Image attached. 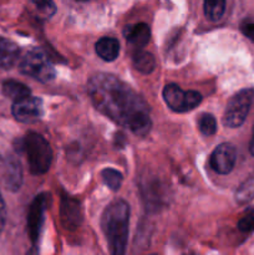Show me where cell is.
Masks as SVG:
<instances>
[{
    "label": "cell",
    "mask_w": 254,
    "mask_h": 255,
    "mask_svg": "<svg viewBox=\"0 0 254 255\" xmlns=\"http://www.w3.org/2000/svg\"><path fill=\"white\" fill-rule=\"evenodd\" d=\"M32 4L36 7L37 12L42 17H45V19L52 16L55 14V11H56L54 0H32Z\"/></svg>",
    "instance_id": "20"
},
{
    "label": "cell",
    "mask_w": 254,
    "mask_h": 255,
    "mask_svg": "<svg viewBox=\"0 0 254 255\" xmlns=\"http://www.w3.org/2000/svg\"><path fill=\"white\" fill-rule=\"evenodd\" d=\"M2 94L6 97H9L12 101H19V100L25 99V97L30 96L31 91L27 86H25L24 84L19 81H15V80H7V81L2 82Z\"/></svg>",
    "instance_id": "14"
},
{
    "label": "cell",
    "mask_w": 254,
    "mask_h": 255,
    "mask_svg": "<svg viewBox=\"0 0 254 255\" xmlns=\"http://www.w3.org/2000/svg\"><path fill=\"white\" fill-rule=\"evenodd\" d=\"M94 106L136 136H146L152 126L149 107L128 85L114 75L97 74L87 82Z\"/></svg>",
    "instance_id": "1"
},
{
    "label": "cell",
    "mask_w": 254,
    "mask_h": 255,
    "mask_svg": "<svg viewBox=\"0 0 254 255\" xmlns=\"http://www.w3.org/2000/svg\"><path fill=\"white\" fill-rule=\"evenodd\" d=\"M238 229L243 233H252L254 232V214L248 213L239 219Z\"/></svg>",
    "instance_id": "21"
},
{
    "label": "cell",
    "mask_w": 254,
    "mask_h": 255,
    "mask_svg": "<svg viewBox=\"0 0 254 255\" xmlns=\"http://www.w3.org/2000/svg\"><path fill=\"white\" fill-rule=\"evenodd\" d=\"M5 221H6V207H5L4 199L0 196V231L4 228Z\"/></svg>",
    "instance_id": "23"
},
{
    "label": "cell",
    "mask_w": 254,
    "mask_h": 255,
    "mask_svg": "<svg viewBox=\"0 0 254 255\" xmlns=\"http://www.w3.org/2000/svg\"><path fill=\"white\" fill-rule=\"evenodd\" d=\"M204 15L209 21H218L226 10V0H204Z\"/></svg>",
    "instance_id": "16"
},
{
    "label": "cell",
    "mask_w": 254,
    "mask_h": 255,
    "mask_svg": "<svg viewBox=\"0 0 254 255\" xmlns=\"http://www.w3.org/2000/svg\"><path fill=\"white\" fill-rule=\"evenodd\" d=\"M61 218L65 228L70 229V231L76 229L81 223L82 218L79 202L71 198H64L61 203Z\"/></svg>",
    "instance_id": "11"
},
{
    "label": "cell",
    "mask_w": 254,
    "mask_h": 255,
    "mask_svg": "<svg viewBox=\"0 0 254 255\" xmlns=\"http://www.w3.org/2000/svg\"><path fill=\"white\" fill-rule=\"evenodd\" d=\"M249 151H251L252 156H254V133H253V137H252L251 146H249Z\"/></svg>",
    "instance_id": "24"
},
{
    "label": "cell",
    "mask_w": 254,
    "mask_h": 255,
    "mask_svg": "<svg viewBox=\"0 0 254 255\" xmlns=\"http://www.w3.org/2000/svg\"><path fill=\"white\" fill-rule=\"evenodd\" d=\"M132 62H133L134 69L138 70L142 74H151L156 67V60L153 55L143 50H137L136 52H133Z\"/></svg>",
    "instance_id": "15"
},
{
    "label": "cell",
    "mask_w": 254,
    "mask_h": 255,
    "mask_svg": "<svg viewBox=\"0 0 254 255\" xmlns=\"http://www.w3.org/2000/svg\"><path fill=\"white\" fill-rule=\"evenodd\" d=\"M76 1H86V0H76Z\"/></svg>",
    "instance_id": "25"
},
{
    "label": "cell",
    "mask_w": 254,
    "mask_h": 255,
    "mask_svg": "<svg viewBox=\"0 0 254 255\" xmlns=\"http://www.w3.org/2000/svg\"><path fill=\"white\" fill-rule=\"evenodd\" d=\"M95 51L105 61H114L120 54V42L115 37H101L95 45Z\"/></svg>",
    "instance_id": "13"
},
{
    "label": "cell",
    "mask_w": 254,
    "mask_h": 255,
    "mask_svg": "<svg viewBox=\"0 0 254 255\" xmlns=\"http://www.w3.org/2000/svg\"><path fill=\"white\" fill-rule=\"evenodd\" d=\"M22 147L26 153L30 172L35 176L46 173L52 162V149L49 142L36 132H27Z\"/></svg>",
    "instance_id": "3"
},
{
    "label": "cell",
    "mask_w": 254,
    "mask_h": 255,
    "mask_svg": "<svg viewBox=\"0 0 254 255\" xmlns=\"http://www.w3.org/2000/svg\"><path fill=\"white\" fill-rule=\"evenodd\" d=\"M46 208V196L40 194L32 202L29 211V218H27V224H29L30 237L32 241H36L41 229L42 221H44V211Z\"/></svg>",
    "instance_id": "9"
},
{
    "label": "cell",
    "mask_w": 254,
    "mask_h": 255,
    "mask_svg": "<svg viewBox=\"0 0 254 255\" xmlns=\"http://www.w3.org/2000/svg\"><path fill=\"white\" fill-rule=\"evenodd\" d=\"M20 71L40 82L52 81L55 79V67L47 55L39 47L29 50L20 61Z\"/></svg>",
    "instance_id": "4"
},
{
    "label": "cell",
    "mask_w": 254,
    "mask_h": 255,
    "mask_svg": "<svg viewBox=\"0 0 254 255\" xmlns=\"http://www.w3.org/2000/svg\"><path fill=\"white\" fill-rule=\"evenodd\" d=\"M12 116L22 124H32L41 119L44 114L42 100L39 97L27 96L25 99L15 101L11 107Z\"/></svg>",
    "instance_id": "7"
},
{
    "label": "cell",
    "mask_w": 254,
    "mask_h": 255,
    "mask_svg": "<svg viewBox=\"0 0 254 255\" xmlns=\"http://www.w3.org/2000/svg\"><path fill=\"white\" fill-rule=\"evenodd\" d=\"M241 30L249 40L254 41V20L249 19V20H246V21L242 22Z\"/></svg>",
    "instance_id": "22"
},
{
    "label": "cell",
    "mask_w": 254,
    "mask_h": 255,
    "mask_svg": "<svg viewBox=\"0 0 254 255\" xmlns=\"http://www.w3.org/2000/svg\"><path fill=\"white\" fill-rule=\"evenodd\" d=\"M163 100L174 112H188L202 102V96L197 91H183L176 84H169L163 89Z\"/></svg>",
    "instance_id": "6"
},
{
    "label": "cell",
    "mask_w": 254,
    "mask_h": 255,
    "mask_svg": "<svg viewBox=\"0 0 254 255\" xmlns=\"http://www.w3.org/2000/svg\"><path fill=\"white\" fill-rule=\"evenodd\" d=\"M128 222L129 206L124 199H116L105 209L101 217V228L111 254L122 255L126 252Z\"/></svg>",
    "instance_id": "2"
},
{
    "label": "cell",
    "mask_w": 254,
    "mask_h": 255,
    "mask_svg": "<svg viewBox=\"0 0 254 255\" xmlns=\"http://www.w3.org/2000/svg\"><path fill=\"white\" fill-rule=\"evenodd\" d=\"M101 174L105 184H106L111 191H119L120 187H121L122 179H124V177H122V174L120 173L119 171H116V169L114 168H105Z\"/></svg>",
    "instance_id": "18"
},
{
    "label": "cell",
    "mask_w": 254,
    "mask_h": 255,
    "mask_svg": "<svg viewBox=\"0 0 254 255\" xmlns=\"http://www.w3.org/2000/svg\"><path fill=\"white\" fill-rule=\"evenodd\" d=\"M198 128L204 136H213L217 132V121L211 114H203L198 119Z\"/></svg>",
    "instance_id": "19"
},
{
    "label": "cell",
    "mask_w": 254,
    "mask_h": 255,
    "mask_svg": "<svg viewBox=\"0 0 254 255\" xmlns=\"http://www.w3.org/2000/svg\"><path fill=\"white\" fill-rule=\"evenodd\" d=\"M124 35L129 45L137 47V49H142L148 44L149 37H151V29L144 22L127 25L124 30Z\"/></svg>",
    "instance_id": "10"
},
{
    "label": "cell",
    "mask_w": 254,
    "mask_h": 255,
    "mask_svg": "<svg viewBox=\"0 0 254 255\" xmlns=\"http://www.w3.org/2000/svg\"><path fill=\"white\" fill-rule=\"evenodd\" d=\"M20 56V49L15 42L5 37H0V66L11 69Z\"/></svg>",
    "instance_id": "12"
},
{
    "label": "cell",
    "mask_w": 254,
    "mask_h": 255,
    "mask_svg": "<svg viewBox=\"0 0 254 255\" xmlns=\"http://www.w3.org/2000/svg\"><path fill=\"white\" fill-rule=\"evenodd\" d=\"M254 198V174L241 184L236 192V201L239 204L251 202Z\"/></svg>",
    "instance_id": "17"
},
{
    "label": "cell",
    "mask_w": 254,
    "mask_h": 255,
    "mask_svg": "<svg viewBox=\"0 0 254 255\" xmlns=\"http://www.w3.org/2000/svg\"><path fill=\"white\" fill-rule=\"evenodd\" d=\"M237 159V149L231 143H222L211 154L209 164L218 174H228L234 168Z\"/></svg>",
    "instance_id": "8"
},
{
    "label": "cell",
    "mask_w": 254,
    "mask_h": 255,
    "mask_svg": "<svg viewBox=\"0 0 254 255\" xmlns=\"http://www.w3.org/2000/svg\"><path fill=\"white\" fill-rule=\"evenodd\" d=\"M254 99V90L244 89L237 92L228 101L224 111L223 124L231 128L242 126L246 121Z\"/></svg>",
    "instance_id": "5"
}]
</instances>
